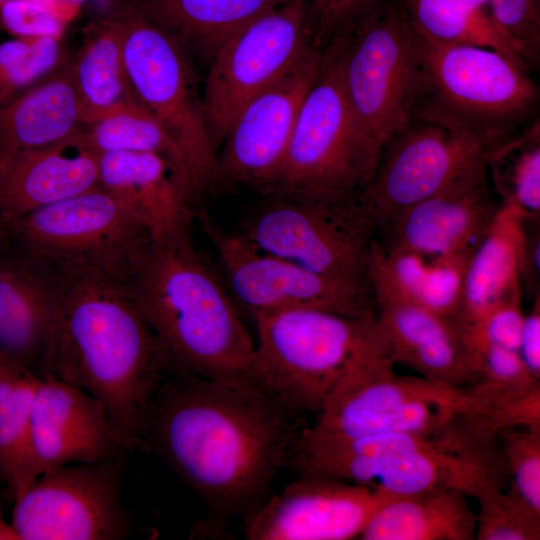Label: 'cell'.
I'll return each mask as SVG.
<instances>
[{
  "label": "cell",
  "mask_w": 540,
  "mask_h": 540,
  "mask_svg": "<svg viewBox=\"0 0 540 540\" xmlns=\"http://www.w3.org/2000/svg\"><path fill=\"white\" fill-rule=\"evenodd\" d=\"M304 413L253 380L168 372L147 405L141 447L156 453L202 500L207 530L222 532L269 497L307 426Z\"/></svg>",
  "instance_id": "6da1fadb"
},
{
  "label": "cell",
  "mask_w": 540,
  "mask_h": 540,
  "mask_svg": "<svg viewBox=\"0 0 540 540\" xmlns=\"http://www.w3.org/2000/svg\"><path fill=\"white\" fill-rule=\"evenodd\" d=\"M168 372V357L129 287L88 277L65 288L43 376L98 399L128 452L141 447L147 405Z\"/></svg>",
  "instance_id": "7a4b0ae2"
},
{
  "label": "cell",
  "mask_w": 540,
  "mask_h": 540,
  "mask_svg": "<svg viewBox=\"0 0 540 540\" xmlns=\"http://www.w3.org/2000/svg\"><path fill=\"white\" fill-rule=\"evenodd\" d=\"M129 289L168 357L170 372L253 380L255 342L189 234L154 242Z\"/></svg>",
  "instance_id": "3957f363"
},
{
  "label": "cell",
  "mask_w": 540,
  "mask_h": 540,
  "mask_svg": "<svg viewBox=\"0 0 540 540\" xmlns=\"http://www.w3.org/2000/svg\"><path fill=\"white\" fill-rule=\"evenodd\" d=\"M287 464L298 476L371 485L395 496L454 488L474 497L501 482L494 455L462 428L439 435H338L307 426L293 443Z\"/></svg>",
  "instance_id": "277c9868"
},
{
  "label": "cell",
  "mask_w": 540,
  "mask_h": 540,
  "mask_svg": "<svg viewBox=\"0 0 540 540\" xmlns=\"http://www.w3.org/2000/svg\"><path fill=\"white\" fill-rule=\"evenodd\" d=\"M252 316L257 330L253 380L304 414H317L352 369L391 359L376 316L356 318L311 308Z\"/></svg>",
  "instance_id": "5b68a950"
},
{
  "label": "cell",
  "mask_w": 540,
  "mask_h": 540,
  "mask_svg": "<svg viewBox=\"0 0 540 540\" xmlns=\"http://www.w3.org/2000/svg\"><path fill=\"white\" fill-rule=\"evenodd\" d=\"M0 240L64 288L88 277L129 287L155 242L100 185L0 225Z\"/></svg>",
  "instance_id": "8992f818"
},
{
  "label": "cell",
  "mask_w": 540,
  "mask_h": 540,
  "mask_svg": "<svg viewBox=\"0 0 540 540\" xmlns=\"http://www.w3.org/2000/svg\"><path fill=\"white\" fill-rule=\"evenodd\" d=\"M344 36V31L335 34L323 52L279 174L265 195L352 198L372 179L382 145L346 94L341 71Z\"/></svg>",
  "instance_id": "52a82bcc"
},
{
  "label": "cell",
  "mask_w": 540,
  "mask_h": 540,
  "mask_svg": "<svg viewBox=\"0 0 540 540\" xmlns=\"http://www.w3.org/2000/svg\"><path fill=\"white\" fill-rule=\"evenodd\" d=\"M412 30L424 80L422 98L429 94L434 99L416 116L450 120L496 145L530 114L538 88L525 64L491 48L440 42Z\"/></svg>",
  "instance_id": "ba28073f"
},
{
  "label": "cell",
  "mask_w": 540,
  "mask_h": 540,
  "mask_svg": "<svg viewBox=\"0 0 540 540\" xmlns=\"http://www.w3.org/2000/svg\"><path fill=\"white\" fill-rule=\"evenodd\" d=\"M240 233L259 249L314 272L369 285L367 264L377 223L361 199L266 195Z\"/></svg>",
  "instance_id": "9c48e42d"
},
{
  "label": "cell",
  "mask_w": 540,
  "mask_h": 540,
  "mask_svg": "<svg viewBox=\"0 0 540 540\" xmlns=\"http://www.w3.org/2000/svg\"><path fill=\"white\" fill-rule=\"evenodd\" d=\"M118 8L125 25L123 54L131 87L183 152L197 205L212 188L216 152L206 129L190 55L150 23L133 0Z\"/></svg>",
  "instance_id": "30bf717a"
},
{
  "label": "cell",
  "mask_w": 540,
  "mask_h": 540,
  "mask_svg": "<svg viewBox=\"0 0 540 540\" xmlns=\"http://www.w3.org/2000/svg\"><path fill=\"white\" fill-rule=\"evenodd\" d=\"M393 366L385 358L352 369L327 397L309 429L338 435H439L452 431L473 411L465 389L398 375Z\"/></svg>",
  "instance_id": "8fae6325"
},
{
  "label": "cell",
  "mask_w": 540,
  "mask_h": 540,
  "mask_svg": "<svg viewBox=\"0 0 540 540\" xmlns=\"http://www.w3.org/2000/svg\"><path fill=\"white\" fill-rule=\"evenodd\" d=\"M344 31L341 71L346 94L379 143L403 130L414 117L424 80L406 14L377 6Z\"/></svg>",
  "instance_id": "7c38bea8"
},
{
  "label": "cell",
  "mask_w": 540,
  "mask_h": 540,
  "mask_svg": "<svg viewBox=\"0 0 540 540\" xmlns=\"http://www.w3.org/2000/svg\"><path fill=\"white\" fill-rule=\"evenodd\" d=\"M315 46L306 0H289L254 20L220 48L208 64L201 93L205 125L216 155L243 108Z\"/></svg>",
  "instance_id": "4fadbf2b"
},
{
  "label": "cell",
  "mask_w": 540,
  "mask_h": 540,
  "mask_svg": "<svg viewBox=\"0 0 540 540\" xmlns=\"http://www.w3.org/2000/svg\"><path fill=\"white\" fill-rule=\"evenodd\" d=\"M125 456L70 463L39 474L14 500L19 540H120L130 532L122 502Z\"/></svg>",
  "instance_id": "5bb4252c"
},
{
  "label": "cell",
  "mask_w": 540,
  "mask_h": 540,
  "mask_svg": "<svg viewBox=\"0 0 540 540\" xmlns=\"http://www.w3.org/2000/svg\"><path fill=\"white\" fill-rule=\"evenodd\" d=\"M382 147L361 199L378 231L404 209L446 188L486 160L495 145L450 120L418 116Z\"/></svg>",
  "instance_id": "9a60e30c"
},
{
  "label": "cell",
  "mask_w": 540,
  "mask_h": 540,
  "mask_svg": "<svg viewBox=\"0 0 540 540\" xmlns=\"http://www.w3.org/2000/svg\"><path fill=\"white\" fill-rule=\"evenodd\" d=\"M215 247L235 298L251 314L311 308L344 316H376L369 285L338 280L256 247L243 234L229 233L200 209L194 211Z\"/></svg>",
  "instance_id": "2e32d148"
},
{
  "label": "cell",
  "mask_w": 540,
  "mask_h": 540,
  "mask_svg": "<svg viewBox=\"0 0 540 540\" xmlns=\"http://www.w3.org/2000/svg\"><path fill=\"white\" fill-rule=\"evenodd\" d=\"M318 45L240 112L216 155L214 185L265 192L281 169L299 112L323 61Z\"/></svg>",
  "instance_id": "e0dca14e"
},
{
  "label": "cell",
  "mask_w": 540,
  "mask_h": 540,
  "mask_svg": "<svg viewBox=\"0 0 540 540\" xmlns=\"http://www.w3.org/2000/svg\"><path fill=\"white\" fill-rule=\"evenodd\" d=\"M393 495L371 485L323 476H299L245 519L250 540L359 538Z\"/></svg>",
  "instance_id": "ac0fdd59"
},
{
  "label": "cell",
  "mask_w": 540,
  "mask_h": 540,
  "mask_svg": "<svg viewBox=\"0 0 540 540\" xmlns=\"http://www.w3.org/2000/svg\"><path fill=\"white\" fill-rule=\"evenodd\" d=\"M486 160L436 194L404 209L376 239L385 252L471 255L499 208Z\"/></svg>",
  "instance_id": "d6986e66"
},
{
  "label": "cell",
  "mask_w": 540,
  "mask_h": 540,
  "mask_svg": "<svg viewBox=\"0 0 540 540\" xmlns=\"http://www.w3.org/2000/svg\"><path fill=\"white\" fill-rule=\"evenodd\" d=\"M31 436L37 476L52 467L98 462L128 453L98 399L49 375L40 377L35 388Z\"/></svg>",
  "instance_id": "ffe728a7"
},
{
  "label": "cell",
  "mask_w": 540,
  "mask_h": 540,
  "mask_svg": "<svg viewBox=\"0 0 540 540\" xmlns=\"http://www.w3.org/2000/svg\"><path fill=\"white\" fill-rule=\"evenodd\" d=\"M99 185L83 130L45 147L0 155V225Z\"/></svg>",
  "instance_id": "44dd1931"
},
{
  "label": "cell",
  "mask_w": 540,
  "mask_h": 540,
  "mask_svg": "<svg viewBox=\"0 0 540 540\" xmlns=\"http://www.w3.org/2000/svg\"><path fill=\"white\" fill-rule=\"evenodd\" d=\"M65 288L0 240V353L40 377Z\"/></svg>",
  "instance_id": "7402d4cb"
},
{
  "label": "cell",
  "mask_w": 540,
  "mask_h": 540,
  "mask_svg": "<svg viewBox=\"0 0 540 540\" xmlns=\"http://www.w3.org/2000/svg\"><path fill=\"white\" fill-rule=\"evenodd\" d=\"M99 185L111 192L155 242L189 234L195 206L170 162L145 152L98 154Z\"/></svg>",
  "instance_id": "603a6c76"
},
{
  "label": "cell",
  "mask_w": 540,
  "mask_h": 540,
  "mask_svg": "<svg viewBox=\"0 0 540 540\" xmlns=\"http://www.w3.org/2000/svg\"><path fill=\"white\" fill-rule=\"evenodd\" d=\"M372 293L394 365H405L438 385L458 388L469 382L467 352L456 322L386 292Z\"/></svg>",
  "instance_id": "cb8c5ba5"
},
{
  "label": "cell",
  "mask_w": 540,
  "mask_h": 540,
  "mask_svg": "<svg viewBox=\"0 0 540 540\" xmlns=\"http://www.w3.org/2000/svg\"><path fill=\"white\" fill-rule=\"evenodd\" d=\"M469 257L407 250L385 252L375 238L368 257V280L371 290L386 292L457 324Z\"/></svg>",
  "instance_id": "d4e9b609"
},
{
  "label": "cell",
  "mask_w": 540,
  "mask_h": 540,
  "mask_svg": "<svg viewBox=\"0 0 540 540\" xmlns=\"http://www.w3.org/2000/svg\"><path fill=\"white\" fill-rule=\"evenodd\" d=\"M84 128L72 60L0 108V155L56 144Z\"/></svg>",
  "instance_id": "484cf974"
},
{
  "label": "cell",
  "mask_w": 540,
  "mask_h": 540,
  "mask_svg": "<svg viewBox=\"0 0 540 540\" xmlns=\"http://www.w3.org/2000/svg\"><path fill=\"white\" fill-rule=\"evenodd\" d=\"M526 219L515 208H500L467 262L457 325H472L498 304L522 296L521 270Z\"/></svg>",
  "instance_id": "4316f807"
},
{
  "label": "cell",
  "mask_w": 540,
  "mask_h": 540,
  "mask_svg": "<svg viewBox=\"0 0 540 540\" xmlns=\"http://www.w3.org/2000/svg\"><path fill=\"white\" fill-rule=\"evenodd\" d=\"M288 1L133 0L150 23L208 64L236 33Z\"/></svg>",
  "instance_id": "83f0119b"
},
{
  "label": "cell",
  "mask_w": 540,
  "mask_h": 540,
  "mask_svg": "<svg viewBox=\"0 0 540 540\" xmlns=\"http://www.w3.org/2000/svg\"><path fill=\"white\" fill-rule=\"evenodd\" d=\"M124 35V21L116 7L87 27L77 55L71 59L84 127L140 102L125 68Z\"/></svg>",
  "instance_id": "f1b7e54d"
},
{
  "label": "cell",
  "mask_w": 540,
  "mask_h": 540,
  "mask_svg": "<svg viewBox=\"0 0 540 540\" xmlns=\"http://www.w3.org/2000/svg\"><path fill=\"white\" fill-rule=\"evenodd\" d=\"M467 496L454 488L393 495L373 514L359 539L473 540L476 513Z\"/></svg>",
  "instance_id": "f546056e"
},
{
  "label": "cell",
  "mask_w": 540,
  "mask_h": 540,
  "mask_svg": "<svg viewBox=\"0 0 540 540\" xmlns=\"http://www.w3.org/2000/svg\"><path fill=\"white\" fill-rule=\"evenodd\" d=\"M40 376L14 361L0 364V473L16 500L37 477L31 413Z\"/></svg>",
  "instance_id": "4dcf8cb0"
},
{
  "label": "cell",
  "mask_w": 540,
  "mask_h": 540,
  "mask_svg": "<svg viewBox=\"0 0 540 540\" xmlns=\"http://www.w3.org/2000/svg\"><path fill=\"white\" fill-rule=\"evenodd\" d=\"M83 137L97 154L129 151L154 153L164 157L173 166L194 203L189 169L183 152L140 102L85 126Z\"/></svg>",
  "instance_id": "1f68e13d"
},
{
  "label": "cell",
  "mask_w": 540,
  "mask_h": 540,
  "mask_svg": "<svg viewBox=\"0 0 540 540\" xmlns=\"http://www.w3.org/2000/svg\"><path fill=\"white\" fill-rule=\"evenodd\" d=\"M411 26L432 40L497 50L527 66L520 49L490 14L454 0H407Z\"/></svg>",
  "instance_id": "d6a6232c"
},
{
  "label": "cell",
  "mask_w": 540,
  "mask_h": 540,
  "mask_svg": "<svg viewBox=\"0 0 540 540\" xmlns=\"http://www.w3.org/2000/svg\"><path fill=\"white\" fill-rule=\"evenodd\" d=\"M488 173L500 203L517 209L526 220L540 216V133L535 123L522 135L507 138L486 155Z\"/></svg>",
  "instance_id": "836d02e7"
},
{
  "label": "cell",
  "mask_w": 540,
  "mask_h": 540,
  "mask_svg": "<svg viewBox=\"0 0 540 540\" xmlns=\"http://www.w3.org/2000/svg\"><path fill=\"white\" fill-rule=\"evenodd\" d=\"M65 58L62 37L14 38L0 43V108Z\"/></svg>",
  "instance_id": "e575fe53"
},
{
  "label": "cell",
  "mask_w": 540,
  "mask_h": 540,
  "mask_svg": "<svg viewBox=\"0 0 540 540\" xmlns=\"http://www.w3.org/2000/svg\"><path fill=\"white\" fill-rule=\"evenodd\" d=\"M477 540H539L540 512L533 510L511 489L488 485L475 497Z\"/></svg>",
  "instance_id": "d590c367"
},
{
  "label": "cell",
  "mask_w": 540,
  "mask_h": 540,
  "mask_svg": "<svg viewBox=\"0 0 540 540\" xmlns=\"http://www.w3.org/2000/svg\"><path fill=\"white\" fill-rule=\"evenodd\" d=\"M498 437L509 489L540 512V430L505 428Z\"/></svg>",
  "instance_id": "8d00e7d4"
},
{
  "label": "cell",
  "mask_w": 540,
  "mask_h": 540,
  "mask_svg": "<svg viewBox=\"0 0 540 540\" xmlns=\"http://www.w3.org/2000/svg\"><path fill=\"white\" fill-rule=\"evenodd\" d=\"M81 4L72 0L0 2V27L15 38L62 37Z\"/></svg>",
  "instance_id": "74e56055"
},
{
  "label": "cell",
  "mask_w": 540,
  "mask_h": 540,
  "mask_svg": "<svg viewBox=\"0 0 540 540\" xmlns=\"http://www.w3.org/2000/svg\"><path fill=\"white\" fill-rule=\"evenodd\" d=\"M490 15L520 49L527 63L540 47L539 0H488Z\"/></svg>",
  "instance_id": "f35d334b"
},
{
  "label": "cell",
  "mask_w": 540,
  "mask_h": 540,
  "mask_svg": "<svg viewBox=\"0 0 540 540\" xmlns=\"http://www.w3.org/2000/svg\"><path fill=\"white\" fill-rule=\"evenodd\" d=\"M521 297L516 296L498 304L477 322L461 328L465 348L491 344L517 351L525 317Z\"/></svg>",
  "instance_id": "ab89813d"
},
{
  "label": "cell",
  "mask_w": 540,
  "mask_h": 540,
  "mask_svg": "<svg viewBox=\"0 0 540 540\" xmlns=\"http://www.w3.org/2000/svg\"><path fill=\"white\" fill-rule=\"evenodd\" d=\"M377 3L378 0H328L316 16L315 43L318 45L349 27L354 20L376 7Z\"/></svg>",
  "instance_id": "60d3db41"
},
{
  "label": "cell",
  "mask_w": 540,
  "mask_h": 540,
  "mask_svg": "<svg viewBox=\"0 0 540 540\" xmlns=\"http://www.w3.org/2000/svg\"><path fill=\"white\" fill-rule=\"evenodd\" d=\"M517 352L531 377L540 382V300L525 314Z\"/></svg>",
  "instance_id": "b9f144b4"
},
{
  "label": "cell",
  "mask_w": 540,
  "mask_h": 540,
  "mask_svg": "<svg viewBox=\"0 0 540 540\" xmlns=\"http://www.w3.org/2000/svg\"><path fill=\"white\" fill-rule=\"evenodd\" d=\"M0 540H19L17 533L11 523L4 520L0 510Z\"/></svg>",
  "instance_id": "7bdbcfd3"
},
{
  "label": "cell",
  "mask_w": 540,
  "mask_h": 540,
  "mask_svg": "<svg viewBox=\"0 0 540 540\" xmlns=\"http://www.w3.org/2000/svg\"><path fill=\"white\" fill-rule=\"evenodd\" d=\"M475 10L490 14L488 0H454Z\"/></svg>",
  "instance_id": "ee69618b"
},
{
  "label": "cell",
  "mask_w": 540,
  "mask_h": 540,
  "mask_svg": "<svg viewBox=\"0 0 540 540\" xmlns=\"http://www.w3.org/2000/svg\"><path fill=\"white\" fill-rule=\"evenodd\" d=\"M327 1L328 0H311V6L315 13V16H317L321 12Z\"/></svg>",
  "instance_id": "f6af8a7d"
},
{
  "label": "cell",
  "mask_w": 540,
  "mask_h": 540,
  "mask_svg": "<svg viewBox=\"0 0 540 540\" xmlns=\"http://www.w3.org/2000/svg\"><path fill=\"white\" fill-rule=\"evenodd\" d=\"M72 1L77 2L79 4H82V2L85 1V0H72Z\"/></svg>",
  "instance_id": "bcb514c9"
},
{
  "label": "cell",
  "mask_w": 540,
  "mask_h": 540,
  "mask_svg": "<svg viewBox=\"0 0 540 540\" xmlns=\"http://www.w3.org/2000/svg\"><path fill=\"white\" fill-rule=\"evenodd\" d=\"M4 357L2 356V354L0 353V364L2 363Z\"/></svg>",
  "instance_id": "7dc6e473"
},
{
  "label": "cell",
  "mask_w": 540,
  "mask_h": 540,
  "mask_svg": "<svg viewBox=\"0 0 540 540\" xmlns=\"http://www.w3.org/2000/svg\"><path fill=\"white\" fill-rule=\"evenodd\" d=\"M0 482H4V480H3V477H2V475H1V473H0Z\"/></svg>",
  "instance_id": "c3c4849f"
},
{
  "label": "cell",
  "mask_w": 540,
  "mask_h": 540,
  "mask_svg": "<svg viewBox=\"0 0 540 540\" xmlns=\"http://www.w3.org/2000/svg\"><path fill=\"white\" fill-rule=\"evenodd\" d=\"M7 1V0H0V2Z\"/></svg>",
  "instance_id": "681fc988"
}]
</instances>
